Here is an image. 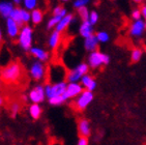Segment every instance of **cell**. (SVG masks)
<instances>
[{"label":"cell","mask_w":146,"mask_h":145,"mask_svg":"<svg viewBox=\"0 0 146 145\" xmlns=\"http://www.w3.org/2000/svg\"><path fill=\"white\" fill-rule=\"evenodd\" d=\"M21 75H22V69L20 67V64L16 61L9 63L0 72L1 81L9 85L18 83V81L21 79Z\"/></svg>","instance_id":"1"},{"label":"cell","mask_w":146,"mask_h":145,"mask_svg":"<svg viewBox=\"0 0 146 145\" xmlns=\"http://www.w3.org/2000/svg\"><path fill=\"white\" fill-rule=\"evenodd\" d=\"M110 62V56L106 53H102L100 51L92 52L88 55L87 63L89 67L96 70L98 67H103V65H107Z\"/></svg>","instance_id":"2"},{"label":"cell","mask_w":146,"mask_h":145,"mask_svg":"<svg viewBox=\"0 0 146 145\" xmlns=\"http://www.w3.org/2000/svg\"><path fill=\"white\" fill-rule=\"evenodd\" d=\"M88 71H89L88 63L82 62V63L78 64L74 70L68 72L66 80L68 81V83H79V81H81V79L84 76L88 75Z\"/></svg>","instance_id":"3"},{"label":"cell","mask_w":146,"mask_h":145,"mask_svg":"<svg viewBox=\"0 0 146 145\" xmlns=\"http://www.w3.org/2000/svg\"><path fill=\"white\" fill-rule=\"evenodd\" d=\"M66 87H68V83L64 81L57 82L53 85H49L48 84L45 87L46 98H48V100H51V98L62 96L64 94L65 90H66Z\"/></svg>","instance_id":"4"},{"label":"cell","mask_w":146,"mask_h":145,"mask_svg":"<svg viewBox=\"0 0 146 145\" xmlns=\"http://www.w3.org/2000/svg\"><path fill=\"white\" fill-rule=\"evenodd\" d=\"M19 44L23 50L30 51L32 45V29L29 26H23L19 33Z\"/></svg>","instance_id":"5"},{"label":"cell","mask_w":146,"mask_h":145,"mask_svg":"<svg viewBox=\"0 0 146 145\" xmlns=\"http://www.w3.org/2000/svg\"><path fill=\"white\" fill-rule=\"evenodd\" d=\"M93 92L88 91V90H84L81 94L79 95L78 98L75 100V108L77 110H80V111H83L87 108L90 105V103L93 100Z\"/></svg>","instance_id":"6"},{"label":"cell","mask_w":146,"mask_h":145,"mask_svg":"<svg viewBox=\"0 0 146 145\" xmlns=\"http://www.w3.org/2000/svg\"><path fill=\"white\" fill-rule=\"evenodd\" d=\"M83 91H84V88L81 85V83H68L66 90L63 94V98L65 100L74 98H77Z\"/></svg>","instance_id":"7"},{"label":"cell","mask_w":146,"mask_h":145,"mask_svg":"<svg viewBox=\"0 0 146 145\" xmlns=\"http://www.w3.org/2000/svg\"><path fill=\"white\" fill-rule=\"evenodd\" d=\"M45 74H46V69L44 67L42 62L35 61L32 63V65L30 67V75L33 80H35V81L42 80L45 77Z\"/></svg>","instance_id":"8"},{"label":"cell","mask_w":146,"mask_h":145,"mask_svg":"<svg viewBox=\"0 0 146 145\" xmlns=\"http://www.w3.org/2000/svg\"><path fill=\"white\" fill-rule=\"evenodd\" d=\"M29 98L34 104L42 103L46 98L45 87H42V85L35 86L33 89H31V91L29 92Z\"/></svg>","instance_id":"9"},{"label":"cell","mask_w":146,"mask_h":145,"mask_svg":"<svg viewBox=\"0 0 146 145\" xmlns=\"http://www.w3.org/2000/svg\"><path fill=\"white\" fill-rule=\"evenodd\" d=\"M144 20H139V21H134L129 26V35L133 37H141L144 31L146 30V26Z\"/></svg>","instance_id":"10"},{"label":"cell","mask_w":146,"mask_h":145,"mask_svg":"<svg viewBox=\"0 0 146 145\" xmlns=\"http://www.w3.org/2000/svg\"><path fill=\"white\" fill-rule=\"evenodd\" d=\"M78 132L80 134V137H85L88 138L91 134V128L90 123L86 118H81L78 121Z\"/></svg>","instance_id":"11"},{"label":"cell","mask_w":146,"mask_h":145,"mask_svg":"<svg viewBox=\"0 0 146 145\" xmlns=\"http://www.w3.org/2000/svg\"><path fill=\"white\" fill-rule=\"evenodd\" d=\"M80 83H81V85L83 86L84 90H88V91L93 92V90L96 88V81L94 80V78H93L92 76H90V75L84 76V77L81 79Z\"/></svg>","instance_id":"12"},{"label":"cell","mask_w":146,"mask_h":145,"mask_svg":"<svg viewBox=\"0 0 146 145\" xmlns=\"http://www.w3.org/2000/svg\"><path fill=\"white\" fill-rule=\"evenodd\" d=\"M6 28H7V33H9V35L11 36V39H15V37L19 36L20 27L11 18L6 19Z\"/></svg>","instance_id":"13"},{"label":"cell","mask_w":146,"mask_h":145,"mask_svg":"<svg viewBox=\"0 0 146 145\" xmlns=\"http://www.w3.org/2000/svg\"><path fill=\"white\" fill-rule=\"evenodd\" d=\"M98 41L96 39V34L89 36L87 39H85L84 41V48L85 50L92 53V52H96L98 51Z\"/></svg>","instance_id":"14"},{"label":"cell","mask_w":146,"mask_h":145,"mask_svg":"<svg viewBox=\"0 0 146 145\" xmlns=\"http://www.w3.org/2000/svg\"><path fill=\"white\" fill-rule=\"evenodd\" d=\"M30 54L31 55H33L37 60H39L40 62H45L47 61L50 57L49 53L47 51H45L44 49H40V48H37V47H32L30 49Z\"/></svg>","instance_id":"15"},{"label":"cell","mask_w":146,"mask_h":145,"mask_svg":"<svg viewBox=\"0 0 146 145\" xmlns=\"http://www.w3.org/2000/svg\"><path fill=\"white\" fill-rule=\"evenodd\" d=\"M79 33L84 39H87L89 36L93 35V26L90 24L89 21H84L81 23L79 28Z\"/></svg>","instance_id":"16"},{"label":"cell","mask_w":146,"mask_h":145,"mask_svg":"<svg viewBox=\"0 0 146 145\" xmlns=\"http://www.w3.org/2000/svg\"><path fill=\"white\" fill-rule=\"evenodd\" d=\"M15 7L14 4L9 1H3V2H0V15L2 16L3 18L5 19H9L11 17V13L14 11Z\"/></svg>","instance_id":"17"},{"label":"cell","mask_w":146,"mask_h":145,"mask_svg":"<svg viewBox=\"0 0 146 145\" xmlns=\"http://www.w3.org/2000/svg\"><path fill=\"white\" fill-rule=\"evenodd\" d=\"M73 20H74V15L73 14H68L64 18H62L61 21L58 23V25L56 26L55 30L61 33L62 31L65 30V29L70 26V24L72 23V21H73Z\"/></svg>","instance_id":"18"},{"label":"cell","mask_w":146,"mask_h":145,"mask_svg":"<svg viewBox=\"0 0 146 145\" xmlns=\"http://www.w3.org/2000/svg\"><path fill=\"white\" fill-rule=\"evenodd\" d=\"M60 39H61V33L54 30L51 33L50 39H49V46H50L51 49H56L58 47L59 43H60Z\"/></svg>","instance_id":"19"},{"label":"cell","mask_w":146,"mask_h":145,"mask_svg":"<svg viewBox=\"0 0 146 145\" xmlns=\"http://www.w3.org/2000/svg\"><path fill=\"white\" fill-rule=\"evenodd\" d=\"M9 18H11V19L14 20L15 22L19 25V27H21V28L23 27V24H24V23H23V21H22V9L16 7V9H14V11L11 13Z\"/></svg>","instance_id":"20"},{"label":"cell","mask_w":146,"mask_h":145,"mask_svg":"<svg viewBox=\"0 0 146 145\" xmlns=\"http://www.w3.org/2000/svg\"><path fill=\"white\" fill-rule=\"evenodd\" d=\"M29 113H30V116L33 119H38L42 115V108L38 104H32L29 107Z\"/></svg>","instance_id":"21"},{"label":"cell","mask_w":146,"mask_h":145,"mask_svg":"<svg viewBox=\"0 0 146 145\" xmlns=\"http://www.w3.org/2000/svg\"><path fill=\"white\" fill-rule=\"evenodd\" d=\"M68 15V11L61 5H57L56 7H54L53 9V17H58V18H64Z\"/></svg>","instance_id":"22"},{"label":"cell","mask_w":146,"mask_h":145,"mask_svg":"<svg viewBox=\"0 0 146 145\" xmlns=\"http://www.w3.org/2000/svg\"><path fill=\"white\" fill-rule=\"evenodd\" d=\"M31 20L34 24H38L42 20V11L40 9H34L31 13Z\"/></svg>","instance_id":"23"},{"label":"cell","mask_w":146,"mask_h":145,"mask_svg":"<svg viewBox=\"0 0 146 145\" xmlns=\"http://www.w3.org/2000/svg\"><path fill=\"white\" fill-rule=\"evenodd\" d=\"M142 55H143V51L141 50V49L136 48V49H134L132 51V53H131V59H132L133 62H138L141 60Z\"/></svg>","instance_id":"24"},{"label":"cell","mask_w":146,"mask_h":145,"mask_svg":"<svg viewBox=\"0 0 146 145\" xmlns=\"http://www.w3.org/2000/svg\"><path fill=\"white\" fill-rule=\"evenodd\" d=\"M96 39H98V43H103V44L108 43L110 39V35L107 31H98V32H96Z\"/></svg>","instance_id":"25"},{"label":"cell","mask_w":146,"mask_h":145,"mask_svg":"<svg viewBox=\"0 0 146 145\" xmlns=\"http://www.w3.org/2000/svg\"><path fill=\"white\" fill-rule=\"evenodd\" d=\"M89 14H90V11H88L87 6H84V7H81V9H78V15H79V17L82 19V22L88 21V19H89Z\"/></svg>","instance_id":"26"},{"label":"cell","mask_w":146,"mask_h":145,"mask_svg":"<svg viewBox=\"0 0 146 145\" xmlns=\"http://www.w3.org/2000/svg\"><path fill=\"white\" fill-rule=\"evenodd\" d=\"M37 1L36 0H24V6H25L26 11H32L36 9Z\"/></svg>","instance_id":"27"},{"label":"cell","mask_w":146,"mask_h":145,"mask_svg":"<svg viewBox=\"0 0 146 145\" xmlns=\"http://www.w3.org/2000/svg\"><path fill=\"white\" fill-rule=\"evenodd\" d=\"M61 18H58V17H52L50 20H49L48 24H47V27L48 29H51V28H56V26L58 25V23L61 21Z\"/></svg>","instance_id":"28"},{"label":"cell","mask_w":146,"mask_h":145,"mask_svg":"<svg viewBox=\"0 0 146 145\" xmlns=\"http://www.w3.org/2000/svg\"><path fill=\"white\" fill-rule=\"evenodd\" d=\"M88 21L90 22V24L91 25H96V23H98V14L96 11H91L89 14V19H88Z\"/></svg>","instance_id":"29"},{"label":"cell","mask_w":146,"mask_h":145,"mask_svg":"<svg viewBox=\"0 0 146 145\" xmlns=\"http://www.w3.org/2000/svg\"><path fill=\"white\" fill-rule=\"evenodd\" d=\"M131 17L134 21H139V20H142V13H141L140 9H133L132 14H131Z\"/></svg>","instance_id":"30"},{"label":"cell","mask_w":146,"mask_h":145,"mask_svg":"<svg viewBox=\"0 0 146 145\" xmlns=\"http://www.w3.org/2000/svg\"><path fill=\"white\" fill-rule=\"evenodd\" d=\"M88 0H76L75 2H74V7L77 9H81V7H84L88 4Z\"/></svg>","instance_id":"31"},{"label":"cell","mask_w":146,"mask_h":145,"mask_svg":"<svg viewBox=\"0 0 146 145\" xmlns=\"http://www.w3.org/2000/svg\"><path fill=\"white\" fill-rule=\"evenodd\" d=\"M31 20V14L26 9H22V21L23 23H28Z\"/></svg>","instance_id":"32"},{"label":"cell","mask_w":146,"mask_h":145,"mask_svg":"<svg viewBox=\"0 0 146 145\" xmlns=\"http://www.w3.org/2000/svg\"><path fill=\"white\" fill-rule=\"evenodd\" d=\"M88 144H89V142H88V138H85V137H79L77 145H88Z\"/></svg>","instance_id":"33"},{"label":"cell","mask_w":146,"mask_h":145,"mask_svg":"<svg viewBox=\"0 0 146 145\" xmlns=\"http://www.w3.org/2000/svg\"><path fill=\"white\" fill-rule=\"evenodd\" d=\"M141 13H142V18L144 20H146V4H143L141 6Z\"/></svg>","instance_id":"34"},{"label":"cell","mask_w":146,"mask_h":145,"mask_svg":"<svg viewBox=\"0 0 146 145\" xmlns=\"http://www.w3.org/2000/svg\"><path fill=\"white\" fill-rule=\"evenodd\" d=\"M19 108H20V106L18 104H14V105L11 106V111L14 112V113H17V112L19 111Z\"/></svg>","instance_id":"35"},{"label":"cell","mask_w":146,"mask_h":145,"mask_svg":"<svg viewBox=\"0 0 146 145\" xmlns=\"http://www.w3.org/2000/svg\"><path fill=\"white\" fill-rule=\"evenodd\" d=\"M2 42V33H1V29H0V44Z\"/></svg>","instance_id":"36"},{"label":"cell","mask_w":146,"mask_h":145,"mask_svg":"<svg viewBox=\"0 0 146 145\" xmlns=\"http://www.w3.org/2000/svg\"><path fill=\"white\" fill-rule=\"evenodd\" d=\"M2 104H3V98H1V96H0V106H1Z\"/></svg>","instance_id":"37"},{"label":"cell","mask_w":146,"mask_h":145,"mask_svg":"<svg viewBox=\"0 0 146 145\" xmlns=\"http://www.w3.org/2000/svg\"><path fill=\"white\" fill-rule=\"evenodd\" d=\"M51 145H59V144H57V143H53V144H51Z\"/></svg>","instance_id":"38"},{"label":"cell","mask_w":146,"mask_h":145,"mask_svg":"<svg viewBox=\"0 0 146 145\" xmlns=\"http://www.w3.org/2000/svg\"><path fill=\"white\" fill-rule=\"evenodd\" d=\"M145 26H146V22H145Z\"/></svg>","instance_id":"39"}]
</instances>
